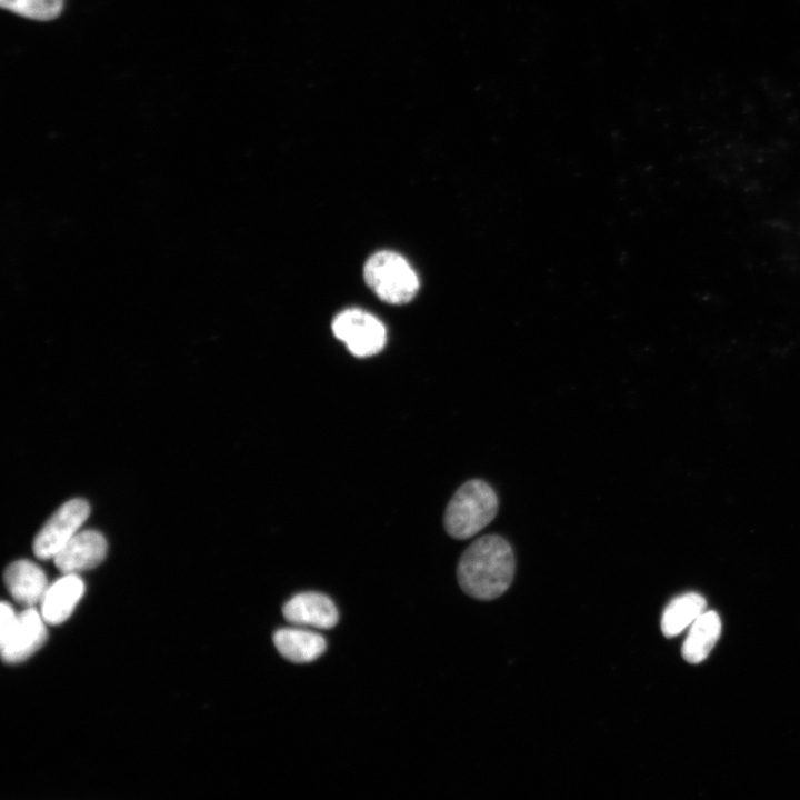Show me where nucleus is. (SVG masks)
<instances>
[{
  "mask_svg": "<svg viewBox=\"0 0 800 800\" xmlns=\"http://www.w3.org/2000/svg\"><path fill=\"white\" fill-rule=\"evenodd\" d=\"M513 574V550L506 539L497 534L474 540L464 550L457 567L461 589L479 600L500 597L510 587Z\"/></svg>",
  "mask_w": 800,
  "mask_h": 800,
  "instance_id": "nucleus-1",
  "label": "nucleus"
},
{
  "mask_svg": "<svg viewBox=\"0 0 800 800\" xmlns=\"http://www.w3.org/2000/svg\"><path fill=\"white\" fill-rule=\"evenodd\" d=\"M498 506L491 486L480 479L469 480L450 499L443 517L444 529L454 539L471 538L494 519Z\"/></svg>",
  "mask_w": 800,
  "mask_h": 800,
  "instance_id": "nucleus-2",
  "label": "nucleus"
},
{
  "mask_svg": "<svg viewBox=\"0 0 800 800\" xmlns=\"http://www.w3.org/2000/svg\"><path fill=\"white\" fill-rule=\"evenodd\" d=\"M367 284L383 301L401 304L417 293L419 281L407 260L392 251L372 254L363 268Z\"/></svg>",
  "mask_w": 800,
  "mask_h": 800,
  "instance_id": "nucleus-3",
  "label": "nucleus"
},
{
  "mask_svg": "<svg viewBox=\"0 0 800 800\" xmlns=\"http://www.w3.org/2000/svg\"><path fill=\"white\" fill-rule=\"evenodd\" d=\"M332 331L357 357L380 352L387 339L384 326L374 316L359 309L340 312L332 321Z\"/></svg>",
  "mask_w": 800,
  "mask_h": 800,
  "instance_id": "nucleus-4",
  "label": "nucleus"
},
{
  "mask_svg": "<svg viewBox=\"0 0 800 800\" xmlns=\"http://www.w3.org/2000/svg\"><path fill=\"white\" fill-rule=\"evenodd\" d=\"M90 507L86 500L72 499L63 503L48 519L33 540V552L40 559H53L79 532Z\"/></svg>",
  "mask_w": 800,
  "mask_h": 800,
  "instance_id": "nucleus-5",
  "label": "nucleus"
},
{
  "mask_svg": "<svg viewBox=\"0 0 800 800\" xmlns=\"http://www.w3.org/2000/svg\"><path fill=\"white\" fill-rule=\"evenodd\" d=\"M46 623L41 612L33 607L18 613L9 640L0 647L2 659L8 663H17L32 656L47 639Z\"/></svg>",
  "mask_w": 800,
  "mask_h": 800,
  "instance_id": "nucleus-6",
  "label": "nucleus"
},
{
  "mask_svg": "<svg viewBox=\"0 0 800 800\" xmlns=\"http://www.w3.org/2000/svg\"><path fill=\"white\" fill-rule=\"evenodd\" d=\"M283 617L298 627L333 628L339 619L334 602L319 592H301L289 599L282 608Z\"/></svg>",
  "mask_w": 800,
  "mask_h": 800,
  "instance_id": "nucleus-7",
  "label": "nucleus"
},
{
  "mask_svg": "<svg viewBox=\"0 0 800 800\" xmlns=\"http://www.w3.org/2000/svg\"><path fill=\"white\" fill-rule=\"evenodd\" d=\"M107 541L96 530L77 532L53 558L62 573H77L94 568L106 557Z\"/></svg>",
  "mask_w": 800,
  "mask_h": 800,
  "instance_id": "nucleus-8",
  "label": "nucleus"
},
{
  "mask_svg": "<svg viewBox=\"0 0 800 800\" xmlns=\"http://www.w3.org/2000/svg\"><path fill=\"white\" fill-rule=\"evenodd\" d=\"M84 593V583L77 573H63L49 584L40 601V612L47 623L64 622Z\"/></svg>",
  "mask_w": 800,
  "mask_h": 800,
  "instance_id": "nucleus-9",
  "label": "nucleus"
},
{
  "mask_svg": "<svg viewBox=\"0 0 800 800\" xmlns=\"http://www.w3.org/2000/svg\"><path fill=\"white\" fill-rule=\"evenodd\" d=\"M3 578L12 598L28 607L40 603L49 587L46 573L38 564L29 560L10 563Z\"/></svg>",
  "mask_w": 800,
  "mask_h": 800,
  "instance_id": "nucleus-10",
  "label": "nucleus"
},
{
  "mask_svg": "<svg viewBox=\"0 0 800 800\" xmlns=\"http://www.w3.org/2000/svg\"><path fill=\"white\" fill-rule=\"evenodd\" d=\"M273 643L278 652L294 663H308L318 659L326 650L324 638L302 628H282L274 632Z\"/></svg>",
  "mask_w": 800,
  "mask_h": 800,
  "instance_id": "nucleus-11",
  "label": "nucleus"
},
{
  "mask_svg": "<svg viewBox=\"0 0 800 800\" xmlns=\"http://www.w3.org/2000/svg\"><path fill=\"white\" fill-rule=\"evenodd\" d=\"M721 633V620L716 611H704L690 626L682 646V657L690 663L704 660Z\"/></svg>",
  "mask_w": 800,
  "mask_h": 800,
  "instance_id": "nucleus-12",
  "label": "nucleus"
},
{
  "mask_svg": "<svg viewBox=\"0 0 800 800\" xmlns=\"http://www.w3.org/2000/svg\"><path fill=\"white\" fill-rule=\"evenodd\" d=\"M707 608L703 596L697 592L683 593L672 599L666 607L661 618V630L664 637L672 638L691 626Z\"/></svg>",
  "mask_w": 800,
  "mask_h": 800,
  "instance_id": "nucleus-13",
  "label": "nucleus"
},
{
  "mask_svg": "<svg viewBox=\"0 0 800 800\" xmlns=\"http://www.w3.org/2000/svg\"><path fill=\"white\" fill-rule=\"evenodd\" d=\"M0 4L22 17L48 21L60 14L63 0H0Z\"/></svg>",
  "mask_w": 800,
  "mask_h": 800,
  "instance_id": "nucleus-14",
  "label": "nucleus"
}]
</instances>
